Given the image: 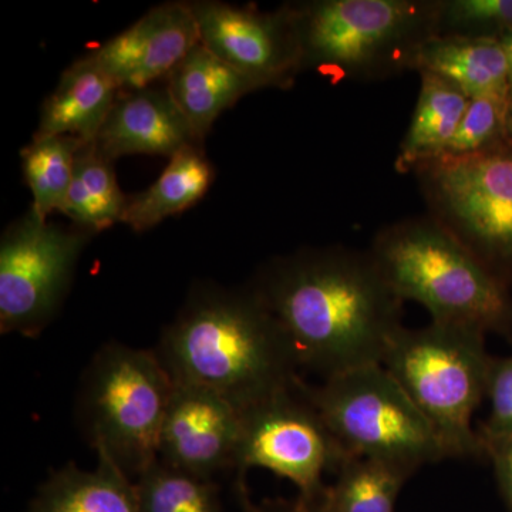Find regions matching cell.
I'll return each instance as SVG.
<instances>
[{"mask_svg": "<svg viewBox=\"0 0 512 512\" xmlns=\"http://www.w3.org/2000/svg\"><path fill=\"white\" fill-rule=\"evenodd\" d=\"M440 0H311L289 3L302 69L332 83L373 82L413 70L437 36Z\"/></svg>", "mask_w": 512, "mask_h": 512, "instance_id": "obj_4", "label": "cell"}, {"mask_svg": "<svg viewBox=\"0 0 512 512\" xmlns=\"http://www.w3.org/2000/svg\"><path fill=\"white\" fill-rule=\"evenodd\" d=\"M429 217L501 282L512 284V140L414 170Z\"/></svg>", "mask_w": 512, "mask_h": 512, "instance_id": "obj_8", "label": "cell"}, {"mask_svg": "<svg viewBox=\"0 0 512 512\" xmlns=\"http://www.w3.org/2000/svg\"><path fill=\"white\" fill-rule=\"evenodd\" d=\"M93 238L62 228L29 210L10 224L0 242V330L36 338L55 319L74 271Z\"/></svg>", "mask_w": 512, "mask_h": 512, "instance_id": "obj_9", "label": "cell"}, {"mask_svg": "<svg viewBox=\"0 0 512 512\" xmlns=\"http://www.w3.org/2000/svg\"><path fill=\"white\" fill-rule=\"evenodd\" d=\"M165 82L174 103L200 143L225 110L258 90L201 43L168 74Z\"/></svg>", "mask_w": 512, "mask_h": 512, "instance_id": "obj_16", "label": "cell"}, {"mask_svg": "<svg viewBox=\"0 0 512 512\" xmlns=\"http://www.w3.org/2000/svg\"><path fill=\"white\" fill-rule=\"evenodd\" d=\"M512 30V0H440L437 36L500 40Z\"/></svg>", "mask_w": 512, "mask_h": 512, "instance_id": "obj_25", "label": "cell"}, {"mask_svg": "<svg viewBox=\"0 0 512 512\" xmlns=\"http://www.w3.org/2000/svg\"><path fill=\"white\" fill-rule=\"evenodd\" d=\"M242 412L225 397L194 384L174 383L161 430L158 460L211 480L234 468Z\"/></svg>", "mask_w": 512, "mask_h": 512, "instance_id": "obj_12", "label": "cell"}, {"mask_svg": "<svg viewBox=\"0 0 512 512\" xmlns=\"http://www.w3.org/2000/svg\"><path fill=\"white\" fill-rule=\"evenodd\" d=\"M507 126H508V134H510V138L512 140V80H511L510 92H508V96H507Z\"/></svg>", "mask_w": 512, "mask_h": 512, "instance_id": "obj_31", "label": "cell"}, {"mask_svg": "<svg viewBox=\"0 0 512 512\" xmlns=\"http://www.w3.org/2000/svg\"><path fill=\"white\" fill-rule=\"evenodd\" d=\"M214 167L205 157L202 144L181 148L167 168L146 191L128 197L123 224L144 232L165 218L181 214L200 202L214 181Z\"/></svg>", "mask_w": 512, "mask_h": 512, "instance_id": "obj_20", "label": "cell"}, {"mask_svg": "<svg viewBox=\"0 0 512 512\" xmlns=\"http://www.w3.org/2000/svg\"><path fill=\"white\" fill-rule=\"evenodd\" d=\"M483 448L493 460L498 483L512 507V437L483 441Z\"/></svg>", "mask_w": 512, "mask_h": 512, "instance_id": "obj_28", "label": "cell"}, {"mask_svg": "<svg viewBox=\"0 0 512 512\" xmlns=\"http://www.w3.org/2000/svg\"><path fill=\"white\" fill-rule=\"evenodd\" d=\"M508 140L511 138L507 126V100L471 99L466 116L440 157L474 156Z\"/></svg>", "mask_w": 512, "mask_h": 512, "instance_id": "obj_26", "label": "cell"}, {"mask_svg": "<svg viewBox=\"0 0 512 512\" xmlns=\"http://www.w3.org/2000/svg\"><path fill=\"white\" fill-rule=\"evenodd\" d=\"M120 89L92 57L67 67L40 110L33 137L72 136L92 143L99 136Z\"/></svg>", "mask_w": 512, "mask_h": 512, "instance_id": "obj_15", "label": "cell"}, {"mask_svg": "<svg viewBox=\"0 0 512 512\" xmlns=\"http://www.w3.org/2000/svg\"><path fill=\"white\" fill-rule=\"evenodd\" d=\"M141 512H222L212 480L157 461L136 481Z\"/></svg>", "mask_w": 512, "mask_h": 512, "instance_id": "obj_24", "label": "cell"}, {"mask_svg": "<svg viewBox=\"0 0 512 512\" xmlns=\"http://www.w3.org/2000/svg\"><path fill=\"white\" fill-rule=\"evenodd\" d=\"M86 471L74 463L52 471L29 512H141L136 483L107 454Z\"/></svg>", "mask_w": 512, "mask_h": 512, "instance_id": "obj_18", "label": "cell"}, {"mask_svg": "<svg viewBox=\"0 0 512 512\" xmlns=\"http://www.w3.org/2000/svg\"><path fill=\"white\" fill-rule=\"evenodd\" d=\"M490 399L491 412L481 430V444L484 440L494 439L498 436L507 421L512 416V356L507 359L491 362L490 375H488L487 394Z\"/></svg>", "mask_w": 512, "mask_h": 512, "instance_id": "obj_27", "label": "cell"}, {"mask_svg": "<svg viewBox=\"0 0 512 512\" xmlns=\"http://www.w3.org/2000/svg\"><path fill=\"white\" fill-rule=\"evenodd\" d=\"M111 161L134 154L173 157L181 148L202 144L174 103L167 86L120 90L94 140Z\"/></svg>", "mask_w": 512, "mask_h": 512, "instance_id": "obj_14", "label": "cell"}, {"mask_svg": "<svg viewBox=\"0 0 512 512\" xmlns=\"http://www.w3.org/2000/svg\"><path fill=\"white\" fill-rule=\"evenodd\" d=\"M241 488V497L244 500V507L247 512H328L323 507L322 501H305L298 498L296 501H268L262 505H252L245 495L244 485Z\"/></svg>", "mask_w": 512, "mask_h": 512, "instance_id": "obj_29", "label": "cell"}, {"mask_svg": "<svg viewBox=\"0 0 512 512\" xmlns=\"http://www.w3.org/2000/svg\"><path fill=\"white\" fill-rule=\"evenodd\" d=\"M301 389L348 456L412 473L448 458L429 421L382 365L357 367L319 386L301 382Z\"/></svg>", "mask_w": 512, "mask_h": 512, "instance_id": "obj_7", "label": "cell"}, {"mask_svg": "<svg viewBox=\"0 0 512 512\" xmlns=\"http://www.w3.org/2000/svg\"><path fill=\"white\" fill-rule=\"evenodd\" d=\"M251 288L291 340L301 369L323 380L382 365L402 301L369 251L305 248L262 266Z\"/></svg>", "mask_w": 512, "mask_h": 512, "instance_id": "obj_1", "label": "cell"}, {"mask_svg": "<svg viewBox=\"0 0 512 512\" xmlns=\"http://www.w3.org/2000/svg\"><path fill=\"white\" fill-rule=\"evenodd\" d=\"M413 70L443 77L470 99L507 100L510 92V66L498 40L430 37L414 57Z\"/></svg>", "mask_w": 512, "mask_h": 512, "instance_id": "obj_17", "label": "cell"}, {"mask_svg": "<svg viewBox=\"0 0 512 512\" xmlns=\"http://www.w3.org/2000/svg\"><path fill=\"white\" fill-rule=\"evenodd\" d=\"M412 471L373 458L346 456L322 498L328 512H394Z\"/></svg>", "mask_w": 512, "mask_h": 512, "instance_id": "obj_22", "label": "cell"}, {"mask_svg": "<svg viewBox=\"0 0 512 512\" xmlns=\"http://www.w3.org/2000/svg\"><path fill=\"white\" fill-rule=\"evenodd\" d=\"M83 144L86 143L72 136L33 137L20 153L23 175L33 195L30 210L40 220L47 221L53 212H62L73 180L76 154Z\"/></svg>", "mask_w": 512, "mask_h": 512, "instance_id": "obj_23", "label": "cell"}, {"mask_svg": "<svg viewBox=\"0 0 512 512\" xmlns=\"http://www.w3.org/2000/svg\"><path fill=\"white\" fill-rule=\"evenodd\" d=\"M419 74V100L394 161L400 174H413L419 165L443 156L471 101L460 87L443 77Z\"/></svg>", "mask_w": 512, "mask_h": 512, "instance_id": "obj_19", "label": "cell"}, {"mask_svg": "<svg viewBox=\"0 0 512 512\" xmlns=\"http://www.w3.org/2000/svg\"><path fill=\"white\" fill-rule=\"evenodd\" d=\"M198 43L190 3L168 2L148 10L89 56L120 90H137L167 79Z\"/></svg>", "mask_w": 512, "mask_h": 512, "instance_id": "obj_13", "label": "cell"}, {"mask_svg": "<svg viewBox=\"0 0 512 512\" xmlns=\"http://www.w3.org/2000/svg\"><path fill=\"white\" fill-rule=\"evenodd\" d=\"M302 380L242 410L234 468L239 481L251 468H265L296 485L299 498L322 501L323 474L348 456L306 399Z\"/></svg>", "mask_w": 512, "mask_h": 512, "instance_id": "obj_10", "label": "cell"}, {"mask_svg": "<svg viewBox=\"0 0 512 512\" xmlns=\"http://www.w3.org/2000/svg\"><path fill=\"white\" fill-rule=\"evenodd\" d=\"M491 362L484 332L431 322L400 329L382 366L429 421L447 457L466 458L484 451L471 420L487 394Z\"/></svg>", "mask_w": 512, "mask_h": 512, "instance_id": "obj_5", "label": "cell"}, {"mask_svg": "<svg viewBox=\"0 0 512 512\" xmlns=\"http://www.w3.org/2000/svg\"><path fill=\"white\" fill-rule=\"evenodd\" d=\"M173 392L174 380L156 350L107 343L84 370L77 423L96 453L137 478L158 461Z\"/></svg>", "mask_w": 512, "mask_h": 512, "instance_id": "obj_6", "label": "cell"}, {"mask_svg": "<svg viewBox=\"0 0 512 512\" xmlns=\"http://www.w3.org/2000/svg\"><path fill=\"white\" fill-rule=\"evenodd\" d=\"M200 43L256 89H288L303 72L291 6L272 12L217 0L190 2Z\"/></svg>", "mask_w": 512, "mask_h": 512, "instance_id": "obj_11", "label": "cell"}, {"mask_svg": "<svg viewBox=\"0 0 512 512\" xmlns=\"http://www.w3.org/2000/svg\"><path fill=\"white\" fill-rule=\"evenodd\" d=\"M156 353L174 383L212 390L241 412L295 386L301 369L284 328L251 285H195Z\"/></svg>", "mask_w": 512, "mask_h": 512, "instance_id": "obj_2", "label": "cell"}, {"mask_svg": "<svg viewBox=\"0 0 512 512\" xmlns=\"http://www.w3.org/2000/svg\"><path fill=\"white\" fill-rule=\"evenodd\" d=\"M501 47H503L504 55L507 57L508 66H510L511 80H512V30L508 32L507 35L501 37L500 40Z\"/></svg>", "mask_w": 512, "mask_h": 512, "instance_id": "obj_30", "label": "cell"}, {"mask_svg": "<svg viewBox=\"0 0 512 512\" xmlns=\"http://www.w3.org/2000/svg\"><path fill=\"white\" fill-rule=\"evenodd\" d=\"M113 164L94 141L77 151L72 184L62 210L74 227L96 235L123 220L128 197L117 184Z\"/></svg>", "mask_w": 512, "mask_h": 512, "instance_id": "obj_21", "label": "cell"}, {"mask_svg": "<svg viewBox=\"0 0 512 512\" xmlns=\"http://www.w3.org/2000/svg\"><path fill=\"white\" fill-rule=\"evenodd\" d=\"M369 254L390 291L429 311L431 322L510 333V286L429 215L377 232Z\"/></svg>", "mask_w": 512, "mask_h": 512, "instance_id": "obj_3", "label": "cell"}]
</instances>
